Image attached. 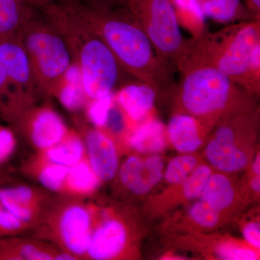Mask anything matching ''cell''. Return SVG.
Returning a JSON list of instances; mask_svg holds the SVG:
<instances>
[{"mask_svg": "<svg viewBox=\"0 0 260 260\" xmlns=\"http://www.w3.org/2000/svg\"><path fill=\"white\" fill-rule=\"evenodd\" d=\"M62 3L70 5L93 29L126 74L151 86L157 96L172 95L177 68L156 54L150 39L125 6Z\"/></svg>", "mask_w": 260, "mask_h": 260, "instance_id": "1", "label": "cell"}, {"mask_svg": "<svg viewBox=\"0 0 260 260\" xmlns=\"http://www.w3.org/2000/svg\"><path fill=\"white\" fill-rule=\"evenodd\" d=\"M259 44L260 20L227 24L217 31L206 28L186 39L176 68L181 71L189 67H210L254 95L250 63L253 51Z\"/></svg>", "mask_w": 260, "mask_h": 260, "instance_id": "2", "label": "cell"}, {"mask_svg": "<svg viewBox=\"0 0 260 260\" xmlns=\"http://www.w3.org/2000/svg\"><path fill=\"white\" fill-rule=\"evenodd\" d=\"M42 13L68 44L73 61L79 68L88 101L114 93L124 72L93 29L62 2L54 0Z\"/></svg>", "mask_w": 260, "mask_h": 260, "instance_id": "3", "label": "cell"}, {"mask_svg": "<svg viewBox=\"0 0 260 260\" xmlns=\"http://www.w3.org/2000/svg\"><path fill=\"white\" fill-rule=\"evenodd\" d=\"M179 72L171 95L175 113L194 116L213 129L225 116L256 104L255 95L213 68L193 66Z\"/></svg>", "mask_w": 260, "mask_h": 260, "instance_id": "4", "label": "cell"}, {"mask_svg": "<svg viewBox=\"0 0 260 260\" xmlns=\"http://www.w3.org/2000/svg\"><path fill=\"white\" fill-rule=\"evenodd\" d=\"M41 95L54 98L73 58L64 38L43 15H37L19 32Z\"/></svg>", "mask_w": 260, "mask_h": 260, "instance_id": "5", "label": "cell"}, {"mask_svg": "<svg viewBox=\"0 0 260 260\" xmlns=\"http://www.w3.org/2000/svg\"><path fill=\"white\" fill-rule=\"evenodd\" d=\"M256 104L225 116L210 132L205 157L220 172H240L249 165L250 146L259 126Z\"/></svg>", "mask_w": 260, "mask_h": 260, "instance_id": "6", "label": "cell"}, {"mask_svg": "<svg viewBox=\"0 0 260 260\" xmlns=\"http://www.w3.org/2000/svg\"><path fill=\"white\" fill-rule=\"evenodd\" d=\"M95 210L77 198L53 201L45 217L36 227L37 236L59 250L84 259L90 243Z\"/></svg>", "mask_w": 260, "mask_h": 260, "instance_id": "7", "label": "cell"}, {"mask_svg": "<svg viewBox=\"0 0 260 260\" xmlns=\"http://www.w3.org/2000/svg\"><path fill=\"white\" fill-rule=\"evenodd\" d=\"M162 59L176 67L186 38L181 34L172 0H124Z\"/></svg>", "mask_w": 260, "mask_h": 260, "instance_id": "8", "label": "cell"}, {"mask_svg": "<svg viewBox=\"0 0 260 260\" xmlns=\"http://www.w3.org/2000/svg\"><path fill=\"white\" fill-rule=\"evenodd\" d=\"M38 151L59 143L69 133L61 116L49 105L34 106L12 123Z\"/></svg>", "mask_w": 260, "mask_h": 260, "instance_id": "9", "label": "cell"}, {"mask_svg": "<svg viewBox=\"0 0 260 260\" xmlns=\"http://www.w3.org/2000/svg\"><path fill=\"white\" fill-rule=\"evenodd\" d=\"M52 203L48 194L31 186L0 188V205L34 229L42 223Z\"/></svg>", "mask_w": 260, "mask_h": 260, "instance_id": "10", "label": "cell"}, {"mask_svg": "<svg viewBox=\"0 0 260 260\" xmlns=\"http://www.w3.org/2000/svg\"><path fill=\"white\" fill-rule=\"evenodd\" d=\"M128 241L129 232L122 220L112 216L99 220L95 210L93 232L84 259H117L125 252Z\"/></svg>", "mask_w": 260, "mask_h": 260, "instance_id": "11", "label": "cell"}, {"mask_svg": "<svg viewBox=\"0 0 260 260\" xmlns=\"http://www.w3.org/2000/svg\"><path fill=\"white\" fill-rule=\"evenodd\" d=\"M164 161L161 156L153 154L141 158L132 155L119 168V181L124 188L136 195L149 192L161 180Z\"/></svg>", "mask_w": 260, "mask_h": 260, "instance_id": "12", "label": "cell"}, {"mask_svg": "<svg viewBox=\"0 0 260 260\" xmlns=\"http://www.w3.org/2000/svg\"><path fill=\"white\" fill-rule=\"evenodd\" d=\"M86 159L102 181L112 180L119 170V156L112 138L99 128H84Z\"/></svg>", "mask_w": 260, "mask_h": 260, "instance_id": "13", "label": "cell"}, {"mask_svg": "<svg viewBox=\"0 0 260 260\" xmlns=\"http://www.w3.org/2000/svg\"><path fill=\"white\" fill-rule=\"evenodd\" d=\"M213 128L194 116L183 113H174L169 120L167 135L177 151L192 153L203 145L206 135Z\"/></svg>", "mask_w": 260, "mask_h": 260, "instance_id": "14", "label": "cell"}, {"mask_svg": "<svg viewBox=\"0 0 260 260\" xmlns=\"http://www.w3.org/2000/svg\"><path fill=\"white\" fill-rule=\"evenodd\" d=\"M56 259L73 260L75 258L41 239L0 238V260Z\"/></svg>", "mask_w": 260, "mask_h": 260, "instance_id": "15", "label": "cell"}, {"mask_svg": "<svg viewBox=\"0 0 260 260\" xmlns=\"http://www.w3.org/2000/svg\"><path fill=\"white\" fill-rule=\"evenodd\" d=\"M156 98V92L151 86L136 80L119 88L114 95V102L126 118L138 122L148 115Z\"/></svg>", "mask_w": 260, "mask_h": 260, "instance_id": "16", "label": "cell"}, {"mask_svg": "<svg viewBox=\"0 0 260 260\" xmlns=\"http://www.w3.org/2000/svg\"><path fill=\"white\" fill-rule=\"evenodd\" d=\"M167 129L158 119L145 121L127 137L130 148L140 153L157 154L166 148Z\"/></svg>", "mask_w": 260, "mask_h": 260, "instance_id": "17", "label": "cell"}, {"mask_svg": "<svg viewBox=\"0 0 260 260\" xmlns=\"http://www.w3.org/2000/svg\"><path fill=\"white\" fill-rule=\"evenodd\" d=\"M39 11L20 0H0V40L17 37Z\"/></svg>", "mask_w": 260, "mask_h": 260, "instance_id": "18", "label": "cell"}, {"mask_svg": "<svg viewBox=\"0 0 260 260\" xmlns=\"http://www.w3.org/2000/svg\"><path fill=\"white\" fill-rule=\"evenodd\" d=\"M38 155L49 161L70 167L86 158V148L83 136L70 129L59 143Z\"/></svg>", "mask_w": 260, "mask_h": 260, "instance_id": "19", "label": "cell"}, {"mask_svg": "<svg viewBox=\"0 0 260 260\" xmlns=\"http://www.w3.org/2000/svg\"><path fill=\"white\" fill-rule=\"evenodd\" d=\"M101 182L102 181L92 170L85 158L69 167L61 194L69 198L80 199L93 194Z\"/></svg>", "mask_w": 260, "mask_h": 260, "instance_id": "20", "label": "cell"}, {"mask_svg": "<svg viewBox=\"0 0 260 260\" xmlns=\"http://www.w3.org/2000/svg\"><path fill=\"white\" fill-rule=\"evenodd\" d=\"M70 112H79L88 102L84 90L81 73L73 61L56 90L54 97Z\"/></svg>", "mask_w": 260, "mask_h": 260, "instance_id": "21", "label": "cell"}, {"mask_svg": "<svg viewBox=\"0 0 260 260\" xmlns=\"http://www.w3.org/2000/svg\"><path fill=\"white\" fill-rule=\"evenodd\" d=\"M205 18L217 23L231 24L256 20L242 0H198Z\"/></svg>", "mask_w": 260, "mask_h": 260, "instance_id": "22", "label": "cell"}, {"mask_svg": "<svg viewBox=\"0 0 260 260\" xmlns=\"http://www.w3.org/2000/svg\"><path fill=\"white\" fill-rule=\"evenodd\" d=\"M236 189L232 180L223 174H212L200 196V200L221 213L234 203Z\"/></svg>", "mask_w": 260, "mask_h": 260, "instance_id": "23", "label": "cell"}, {"mask_svg": "<svg viewBox=\"0 0 260 260\" xmlns=\"http://www.w3.org/2000/svg\"><path fill=\"white\" fill-rule=\"evenodd\" d=\"M26 170L43 187L61 194L69 167L49 161L37 155L30 160Z\"/></svg>", "mask_w": 260, "mask_h": 260, "instance_id": "24", "label": "cell"}, {"mask_svg": "<svg viewBox=\"0 0 260 260\" xmlns=\"http://www.w3.org/2000/svg\"><path fill=\"white\" fill-rule=\"evenodd\" d=\"M179 25H183L191 34L198 35L208 28L198 0H172Z\"/></svg>", "mask_w": 260, "mask_h": 260, "instance_id": "25", "label": "cell"}, {"mask_svg": "<svg viewBox=\"0 0 260 260\" xmlns=\"http://www.w3.org/2000/svg\"><path fill=\"white\" fill-rule=\"evenodd\" d=\"M198 166L196 156L184 153L173 158L165 173V179L172 184H181Z\"/></svg>", "mask_w": 260, "mask_h": 260, "instance_id": "26", "label": "cell"}, {"mask_svg": "<svg viewBox=\"0 0 260 260\" xmlns=\"http://www.w3.org/2000/svg\"><path fill=\"white\" fill-rule=\"evenodd\" d=\"M114 104V94L88 101L85 112L89 121L99 129L105 127L109 112Z\"/></svg>", "mask_w": 260, "mask_h": 260, "instance_id": "27", "label": "cell"}, {"mask_svg": "<svg viewBox=\"0 0 260 260\" xmlns=\"http://www.w3.org/2000/svg\"><path fill=\"white\" fill-rule=\"evenodd\" d=\"M213 174L211 168L205 164L198 165L185 181L182 183L183 194L187 200L200 198L207 181Z\"/></svg>", "mask_w": 260, "mask_h": 260, "instance_id": "28", "label": "cell"}, {"mask_svg": "<svg viewBox=\"0 0 260 260\" xmlns=\"http://www.w3.org/2000/svg\"><path fill=\"white\" fill-rule=\"evenodd\" d=\"M220 213L201 200L194 203L189 210V215L195 223L207 229L217 226L220 221Z\"/></svg>", "mask_w": 260, "mask_h": 260, "instance_id": "29", "label": "cell"}, {"mask_svg": "<svg viewBox=\"0 0 260 260\" xmlns=\"http://www.w3.org/2000/svg\"><path fill=\"white\" fill-rule=\"evenodd\" d=\"M30 229H34L31 225L24 223L0 205V238L18 237Z\"/></svg>", "mask_w": 260, "mask_h": 260, "instance_id": "30", "label": "cell"}, {"mask_svg": "<svg viewBox=\"0 0 260 260\" xmlns=\"http://www.w3.org/2000/svg\"><path fill=\"white\" fill-rule=\"evenodd\" d=\"M216 254L220 259L227 260H254L258 257L252 249L229 243L218 246Z\"/></svg>", "mask_w": 260, "mask_h": 260, "instance_id": "31", "label": "cell"}, {"mask_svg": "<svg viewBox=\"0 0 260 260\" xmlns=\"http://www.w3.org/2000/svg\"><path fill=\"white\" fill-rule=\"evenodd\" d=\"M16 138L9 128L0 125V164L6 161L14 153Z\"/></svg>", "mask_w": 260, "mask_h": 260, "instance_id": "32", "label": "cell"}, {"mask_svg": "<svg viewBox=\"0 0 260 260\" xmlns=\"http://www.w3.org/2000/svg\"><path fill=\"white\" fill-rule=\"evenodd\" d=\"M126 126L125 116L119 107H116L114 102V105L109 112L105 127H107L111 134L120 135L124 133Z\"/></svg>", "mask_w": 260, "mask_h": 260, "instance_id": "33", "label": "cell"}, {"mask_svg": "<svg viewBox=\"0 0 260 260\" xmlns=\"http://www.w3.org/2000/svg\"><path fill=\"white\" fill-rule=\"evenodd\" d=\"M244 237L246 242L254 247H260V227L259 223L250 222L244 229Z\"/></svg>", "mask_w": 260, "mask_h": 260, "instance_id": "34", "label": "cell"}, {"mask_svg": "<svg viewBox=\"0 0 260 260\" xmlns=\"http://www.w3.org/2000/svg\"><path fill=\"white\" fill-rule=\"evenodd\" d=\"M56 1L71 2V3H83L91 5H103V6H124V0H56Z\"/></svg>", "mask_w": 260, "mask_h": 260, "instance_id": "35", "label": "cell"}, {"mask_svg": "<svg viewBox=\"0 0 260 260\" xmlns=\"http://www.w3.org/2000/svg\"><path fill=\"white\" fill-rule=\"evenodd\" d=\"M20 1L42 13L54 3V0H20Z\"/></svg>", "mask_w": 260, "mask_h": 260, "instance_id": "36", "label": "cell"}, {"mask_svg": "<svg viewBox=\"0 0 260 260\" xmlns=\"http://www.w3.org/2000/svg\"><path fill=\"white\" fill-rule=\"evenodd\" d=\"M246 9L256 20H260V0H242Z\"/></svg>", "mask_w": 260, "mask_h": 260, "instance_id": "37", "label": "cell"}, {"mask_svg": "<svg viewBox=\"0 0 260 260\" xmlns=\"http://www.w3.org/2000/svg\"><path fill=\"white\" fill-rule=\"evenodd\" d=\"M251 188L254 192L259 194L260 191L259 176L255 175L251 180Z\"/></svg>", "mask_w": 260, "mask_h": 260, "instance_id": "38", "label": "cell"}, {"mask_svg": "<svg viewBox=\"0 0 260 260\" xmlns=\"http://www.w3.org/2000/svg\"><path fill=\"white\" fill-rule=\"evenodd\" d=\"M252 171L256 176L260 174V157L259 153L256 154L255 158L252 164Z\"/></svg>", "mask_w": 260, "mask_h": 260, "instance_id": "39", "label": "cell"}]
</instances>
